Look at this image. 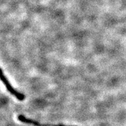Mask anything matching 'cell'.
I'll use <instances>...</instances> for the list:
<instances>
[{"label": "cell", "mask_w": 126, "mask_h": 126, "mask_svg": "<svg viewBox=\"0 0 126 126\" xmlns=\"http://www.w3.org/2000/svg\"><path fill=\"white\" fill-rule=\"evenodd\" d=\"M0 80L4 84V85L5 86L6 88L8 90V91L9 93H11L12 95L15 96L20 101H22L25 99V95L21 93L18 92L17 91H16L14 88L12 87L11 85L10 82L8 81V79L7 78V77L5 76V75L3 73L2 70H1V68H0Z\"/></svg>", "instance_id": "obj_1"}, {"label": "cell", "mask_w": 126, "mask_h": 126, "mask_svg": "<svg viewBox=\"0 0 126 126\" xmlns=\"http://www.w3.org/2000/svg\"><path fill=\"white\" fill-rule=\"evenodd\" d=\"M18 120H19L20 122L23 123H26L28 124H32L34 126H65L64 124H42L39 123L37 121L34 120L28 119L25 117L23 115H19L18 116Z\"/></svg>", "instance_id": "obj_2"}]
</instances>
